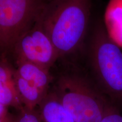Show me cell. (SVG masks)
I'll list each match as a JSON object with an SVG mask.
<instances>
[{
	"instance_id": "1",
	"label": "cell",
	"mask_w": 122,
	"mask_h": 122,
	"mask_svg": "<svg viewBox=\"0 0 122 122\" xmlns=\"http://www.w3.org/2000/svg\"><path fill=\"white\" fill-rule=\"evenodd\" d=\"M91 0H49L39 19L59 58L75 54L87 35Z\"/></svg>"
},
{
	"instance_id": "2",
	"label": "cell",
	"mask_w": 122,
	"mask_h": 122,
	"mask_svg": "<svg viewBox=\"0 0 122 122\" xmlns=\"http://www.w3.org/2000/svg\"><path fill=\"white\" fill-rule=\"evenodd\" d=\"M89 76L116 108L122 111V51L102 23L93 28L87 46Z\"/></svg>"
},
{
	"instance_id": "3",
	"label": "cell",
	"mask_w": 122,
	"mask_h": 122,
	"mask_svg": "<svg viewBox=\"0 0 122 122\" xmlns=\"http://www.w3.org/2000/svg\"><path fill=\"white\" fill-rule=\"evenodd\" d=\"M53 90L76 122H101L115 107L89 75L79 70L61 74Z\"/></svg>"
},
{
	"instance_id": "4",
	"label": "cell",
	"mask_w": 122,
	"mask_h": 122,
	"mask_svg": "<svg viewBox=\"0 0 122 122\" xmlns=\"http://www.w3.org/2000/svg\"><path fill=\"white\" fill-rule=\"evenodd\" d=\"M48 0H0V50L12 51L39 18Z\"/></svg>"
},
{
	"instance_id": "5",
	"label": "cell",
	"mask_w": 122,
	"mask_h": 122,
	"mask_svg": "<svg viewBox=\"0 0 122 122\" xmlns=\"http://www.w3.org/2000/svg\"><path fill=\"white\" fill-rule=\"evenodd\" d=\"M12 51L16 58V63L30 62L49 70L59 58L39 18L18 38Z\"/></svg>"
},
{
	"instance_id": "6",
	"label": "cell",
	"mask_w": 122,
	"mask_h": 122,
	"mask_svg": "<svg viewBox=\"0 0 122 122\" xmlns=\"http://www.w3.org/2000/svg\"><path fill=\"white\" fill-rule=\"evenodd\" d=\"M14 70L5 61H0V103L19 111L23 106L16 92Z\"/></svg>"
},
{
	"instance_id": "7",
	"label": "cell",
	"mask_w": 122,
	"mask_h": 122,
	"mask_svg": "<svg viewBox=\"0 0 122 122\" xmlns=\"http://www.w3.org/2000/svg\"><path fill=\"white\" fill-rule=\"evenodd\" d=\"M37 109L42 122H76L53 90L49 91Z\"/></svg>"
},
{
	"instance_id": "8",
	"label": "cell",
	"mask_w": 122,
	"mask_h": 122,
	"mask_svg": "<svg viewBox=\"0 0 122 122\" xmlns=\"http://www.w3.org/2000/svg\"><path fill=\"white\" fill-rule=\"evenodd\" d=\"M14 79L16 92L23 108L27 110L37 109L48 93L22 78L15 69L14 70Z\"/></svg>"
},
{
	"instance_id": "9",
	"label": "cell",
	"mask_w": 122,
	"mask_h": 122,
	"mask_svg": "<svg viewBox=\"0 0 122 122\" xmlns=\"http://www.w3.org/2000/svg\"><path fill=\"white\" fill-rule=\"evenodd\" d=\"M16 64L15 71L19 75L44 92H48L52 80L49 70L30 62H19Z\"/></svg>"
},
{
	"instance_id": "10",
	"label": "cell",
	"mask_w": 122,
	"mask_h": 122,
	"mask_svg": "<svg viewBox=\"0 0 122 122\" xmlns=\"http://www.w3.org/2000/svg\"><path fill=\"white\" fill-rule=\"evenodd\" d=\"M15 122H42L38 109L27 110L23 108L15 116Z\"/></svg>"
},
{
	"instance_id": "11",
	"label": "cell",
	"mask_w": 122,
	"mask_h": 122,
	"mask_svg": "<svg viewBox=\"0 0 122 122\" xmlns=\"http://www.w3.org/2000/svg\"><path fill=\"white\" fill-rule=\"evenodd\" d=\"M101 122H122V114L116 107H112L107 112Z\"/></svg>"
},
{
	"instance_id": "12",
	"label": "cell",
	"mask_w": 122,
	"mask_h": 122,
	"mask_svg": "<svg viewBox=\"0 0 122 122\" xmlns=\"http://www.w3.org/2000/svg\"><path fill=\"white\" fill-rule=\"evenodd\" d=\"M15 116L11 112L4 115H0V122H15Z\"/></svg>"
},
{
	"instance_id": "13",
	"label": "cell",
	"mask_w": 122,
	"mask_h": 122,
	"mask_svg": "<svg viewBox=\"0 0 122 122\" xmlns=\"http://www.w3.org/2000/svg\"><path fill=\"white\" fill-rule=\"evenodd\" d=\"M9 108L4 106L2 104L0 103V115H4L9 113Z\"/></svg>"
}]
</instances>
